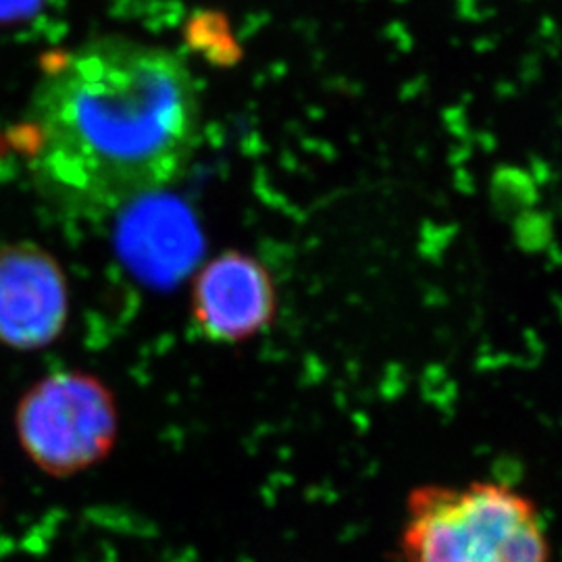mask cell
I'll return each mask as SVG.
<instances>
[{"mask_svg": "<svg viewBox=\"0 0 562 562\" xmlns=\"http://www.w3.org/2000/svg\"><path fill=\"white\" fill-rule=\"evenodd\" d=\"M201 134L192 71L169 48L102 36L60 53L21 127L42 192L101 217L180 180Z\"/></svg>", "mask_w": 562, "mask_h": 562, "instance_id": "1", "label": "cell"}, {"mask_svg": "<svg viewBox=\"0 0 562 562\" xmlns=\"http://www.w3.org/2000/svg\"><path fill=\"white\" fill-rule=\"evenodd\" d=\"M71 311L60 262L36 241L0 244V344L42 350L60 338Z\"/></svg>", "mask_w": 562, "mask_h": 562, "instance_id": "5", "label": "cell"}, {"mask_svg": "<svg viewBox=\"0 0 562 562\" xmlns=\"http://www.w3.org/2000/svg\"><path fill=\"white\" fill-rule=\"evenodd\" d=\"M48 0H0V25H20L41 15Z\"/></svg>", "mask_w": 562, "mask_h": 562, "instance_id": "6", "label": "cell"}, {"mask_svg": "<svg viewBox=\"0 0 562 562\" xmlns=\"http://www.w3.org/2000/svg\"><path fill=\"white\" fill-rule=\"evenodd\" d=\"M280 311L278 285L267 265L244 252L223 250L204 262L190 288L194 329L213 344H241L265 334Z\"/></svg>", "mask_w": 562, "mask_h": 562, "instance_id": "4", "label": "cell"}, {"mask_svg": "<svg viewBox=\"0 0 562 562\" xmlns=\"http://www.w3.org/2000/svg\"><path fill=\"white\" fill-rule=\"evenodd\" d=\"M398 562H554L540 504L498 480L415 485L402 508Z\"/></svg>", "mask_w": 562, "mask_h": 562, "instance_id": "2", "label": "cell"}, {"mask_svg": "<svg viewBox=\"0 0 562 562\" xmlns=\"http://www.w3.org/2000/svg\"><path fill=\"white\" fill-rule=\"evenodd\" d=\"M15 429L25 457L50 477H71L104 461L120 436V408L106 383L57 371L21 396Z\"/></svg>", "mask_w": 562, "mask_h": 562, "instance_id": "3", "label": "cell"}]
</instances>
